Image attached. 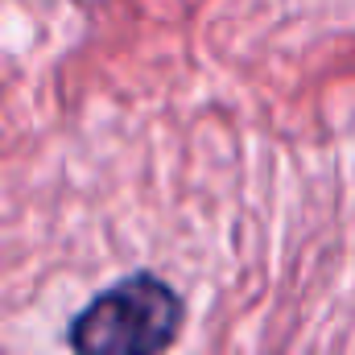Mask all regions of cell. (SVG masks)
Wrapping results in <instances>:
<instances>
[{"instance_id": "obj_1", "label": "cell", "mask_w": 355, "mask_h": 355, "mask_svg": "<svg viewBox=\"0 0 355 355\" xmlns=\"http://www.w3.org/2000/svg\"><path fill=\"white\" fill-rule=\"evenodd\" d=\"M186 327V302L149 268L99 289L67 322L71 355H166Z\"/></svg>"}]
</instances>
